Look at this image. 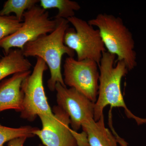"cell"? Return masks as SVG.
Segmentation results:
<instances>
[{"label": "cell", "instance_id": "obj_5", "mask_svg": "<svg viewBox=\"0 0 146 146\" xmlns=\"http://www.w3.org/2000/svg\"><path fill=\"white\" fill-rule=\"evenodd\" d=\"M23 21L17 31L0 41V48L5 55L8 54L12 48L23 50L28 42L52 32L57 24L56 19H50L48 11L36 5L25 12Z\"/></svg>", "mask_w": 146, "mask_h": 146}, {"label": "cell", "instance_id": "obj_6", "mask_svg": "<svg viewBox=\"0 0 146 146\" xmlns=\"http://www.w3.org/2000/svg\"><path fill=\"white\" fill-rule=\"evenodd\" d=\"M74 28H68L64 37L65 45L76 52L77 60L90 59L99 65L106 49L98 29L75 16L68 18Z\"/></svg>", "mask_w": 146, "mask_h": 146}, {"label": "cell", "instance_id": "obj_3", "mask_svg": "<svg viewBox=\"0 0 146 146\" xmlns=\"http://www.w3.org/2000/svg\"><path fill=\"white\" fill-rule=\"evenodd\" d=\"M97 27L107 52L117 56L115 63L122 61L129 71L137 65L132 35L122 19L112 14L100 13L88 21Z\"/></svg>", "mask_w": 146, "mask_h": 146}, {"label": "cell", "instance_id": "obj_11", "mask_svg": "<svg viewBox=\"0 0 146 146\" xmlns=\"http://www.w3.org/2000/svg\"><path fill=\"white\" fill-rule=\"evenodd\" d=\"M82 130L87 135L89 146H118L122 143L105 125L104 115L96 121L94 119L84 123Z\"/></svg>", "mask_w": 146, "mask_h": 146}, {"label": "cell", "instance_id": "obj_8", "mask_svg": "<svg viewBox=\"0 0 146 146\" xmlns=\"http://www.w3.org/2000/svg\"><path fill=\"white\" fill-rule=\"evenodd\" d=\"M55 118L46 115L39 117L42 122V129L34 133L45 146H78L74 136L75 131L70 128V120L68 114L58 106L53 107Z\"/></svg>", "mask_w": 146, "mask_h": 146}, {"label": "cell", "instance_id": "obj_13", "mask_svg": "<svg viewBox=\"0 0 146 146\" xmlns=\"http://www.w3.org/2000/svg\"><path fill=\"white\" fill-rule=\"evenodd\" d=\"M40 7L45 10L56 8L58 13L54 18L68 19L75 16V11L79 10L81 7L78 3L70 0H41Z\"/></svg>", "mask_w": 146, "mask_h": 146}, {"label": "cell", "instance_id": "obj_1", "mask_svg": "<svg viewBox=\"0 0 146 146\" xmlns=\"http://www.w3.org/2000/svg\"><path fill=\"white\" fill-rule=\"evenodd\" d=\"M116 57L115 55L107 51L103 54L99 65V87L98 98L95 104L94 119L96 121H98L104 115L105 108L110 105L111 108H122L127 117L135 120L138 125L146 123V119L133 115L125 104L122 94L121 82L129 70L123 61L115 63Z\"/></svg>", "mask_w": 146, "mask_h": 146}, {"label": "cell", "instance_id": "obj_15", "mask_svg": "<svg viewBox=\"0 0 146 146\" xmlns=\"http://www.w3.org/2000/svg\"><path fill=\"white\" fill-rule=\"evenodd\" d=\"M39 129L38 127L29 125L12 128L0 124V146H3L5 143L14 138L23 136L28 138L34 137V133Z\"/></svg>", "mask_w": 146, "mask_h": 146}, {"label": "cell", "instance_id": "obj_2", "mask_svg": "<svg viewBox=\"0 0 146 146\" xmlns=\"http://www.w3.org/2000/svg\"><path fill=\"white\" fill-rule=\"evenodd\" d=\"M55 19L57 20V26L52 32L28 42L22 50L26 58H40L46 63L50 73V77L47 82V85L51 91L55 90L57 83L66 86L61 73V62L63 55L66 54L72 57L75 55V52L65 45L64 42L65 31L69 28L70 23L67 19Z\"/></svg>", "mask_w": 146, "mask_h": 146}, {"label": "cell", "instance_id": "obj_4", "mask_svg": "<svg viewBox=\"0 0 146 146\" xmlns=\"http://www.w3.org/2000/svg\"><path fill=\"white\" fill-rule=\"evenodd\" d=\"M36 58L32 73L24 80L21 87L23 101L21 117L30 122L40 115L55 118L47 100L43 85V75L48 67L42 58Z\"/></svg>", "mask_w": 146, "mask_h": 146}, {"label": "cell", "instance_id": "obj_10", "mask_svg": "<svg viewBox=\"0 0 146 146\" xmlns=\"http://www.w3.org/2000/svg\"><path fill=\"white\" fill-rule=\"evenodd\" d=\"M31 73V70L16 73L0 82V112L11 109L21 112L23 101L21 84Z\"/></svg>", "mask_w": 146, "mask_h": 146}, {"label": "cell", "instance_id": "obj_7", "mask_svg": "<svg viewBox=\"0 0 146 146\" xmlns=\"http://www.w3.org/2000/svg\"><path fill=\"white\" fill-rule=\"evenodd\" d=\"M63 69L65 85L75 89L95 103L99 87L98 63L90 59L78 60L68 56L65 59Z\"/></svg>", "mask_w": 146, "mask_h": 146}, {"label": "cell", "instance_id": "obj_9", "mask_svg": "<svg viewBox=\"0 0 146 146\" xmlns=\"http://www.w3.org/2000/svg\"><path fill=\"white\" fill-rule=\"evenodd\" d=\"M55 90L57 106L69 115L73 130H79L84 123L94 119L95 103L74 88L68 89L60 83L56 84Z\"/></svg>", "mask_w": 146, "mask_h": 146}, {"label": "cell", "instance_id": "obj_14", "mask_svg": "<svg viewBox=\"0 0 146 146\" xmlns=\"http://www.w3.org/2000/svg\"><path fill=\"white\" fill-rule=\"evenodd\" d=\"M38 0H8L4 4L0 10V16H9L11 13L15 14L16 18L23 21L24 13L39 2Z\"/></svg>", "mask_w": 146, "mask_h": 146}, {"label": "cell", "instance_id": "obj_12", "mask_svg": "<svg viewBox=\"0 0 146 146\" xmlns=\"http://www.w3.org/2000/svg\"><path fill=\"white\" fill-rule=\"evenodd\" d=\"M32 65L20 49L10 50L0 59V82L16 73L30 70Z\"/></svg>", "mask_w": 146, "mask_h": 146}, {"label": "cell", "instance_id": "obj_18", "mask_svg": "<svg viewBox=\"0 0 146 146\" xmlns=\"http://www.w3.org/2000/svg\"><path fill=\"white\" fill-rule=\"evenodd\" d=\"M38 146H45L44 145H43V144H39V145H38Z\"/></svg>", "mask_w": 146, "mask_h": 146}, {"label": "cell", "instance_id": "obj_17", "mask_svg": "<svg viewBox=\"0 0 146 146\" xmlns=\"http://www.w3.org/2000/svg\"><path fill=\"white\" fill-rule=\"evenodd\" d=\"M26 136L14 138L9 141L7 146H23L27 139Z\"/></svg>", "mask_w": 146, "mask_h": 146}, {"label": "cell", "instance_id": "obj_16", "mask_svg": "<svg viewBox=\"0 0 146 146\" xmlns=\"http://www.w3.org/2000/svg\"><path fill=\"white\" fill-rule=\"evenodd\" d=\"M22 25L23 23L18 21L14 15L0 16V41L6 36L16 32Z\"/></svg>", "mask_w": 146, "mask_h": 146}]
</instances>
